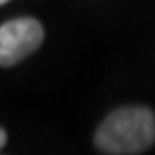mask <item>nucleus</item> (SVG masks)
<instances>
[{
	"label": "nucleus",
	"instance_id": "obj_1",
	"mask_svg": "<svg viewBox=\"0 0 155 155\" xmlns=\"http://www.w3.org/2000/svg\"><path fill=\"white\" fill-rule=\"evenodd\" d=\"M155 143V115L147 107H121L99 125L95 145L101 153L137 155Z\"/></svg>",
	"mask_w": 155,
	"mask_h": 155
},
{
	"label": "nucleus",
	"instance_id": "obj_2",
	"mask_svg": "<svg viewBox=\"0 0 155 155\" xmlns=\"http://www.w3.org/2000/svg\"><path fill=\"white\" fill-rule=\"evenodd\" d=\"M45 40V28L36 18H12L0 24V67L12 64L30 57Z\"/></svg>",
	"mask_w": 155,
	"mask_h": 155
},
{
	"label": "nucleus",
	"instance_id": "obj_3",
	"mask_svg": "<svg viewBox=\"0 0 155 155\" xmlns=\"http://www.w3.org/2000/svg\"><path fill=\"white\" fill-rule=\"evenodd\" d=\"M4 145H6V131L0 127V149H2Z\"/></svg>",
	"mask_w": 155,
	"mask_h": 155
},
{
	"label": "nucleus",
	"instance_id": "obj_4",
	"mask_svg": "<svg viewBox=\"0 0 155 155\" xmlns=\"http://www.w3.org/2000/svg\"><path fill=\"white\" fill-rule=\"evenodd\" d=\"M6 2H10V0H0V6H2V4H6Z\"/></svg>",
	"mask_w": 155,
	"mask_h": 155
}]
</instances>
